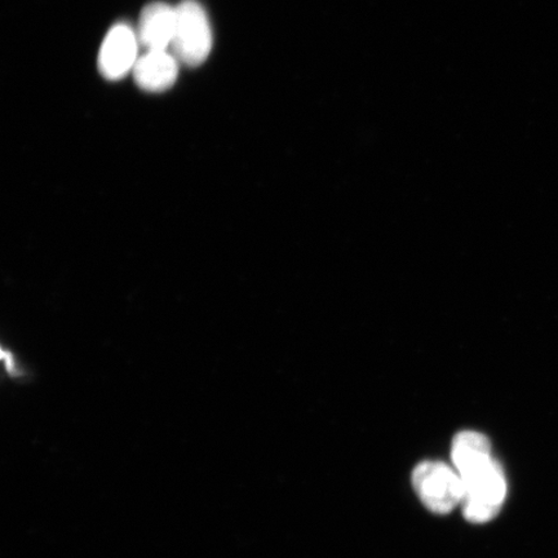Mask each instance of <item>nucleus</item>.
<instances>
[{
	"mask_svg": "<svg viewBox=\"0 0 558 558\" xmlns=\"http://www.w3.org/2000/svg\"><path fill=\"white\" fill-rule=\"evenodd\" d=\"M177 29V9L169 4L146 5L140 16L137 39L146 51H166Z\"/></svg>",
	"mask_w": 558,
	"mask_h": 558,
	"instance_id": "nucleus-5",
	"label": "nucleus"
},
{
	"mask_svg": "<svg viewBox=\"0 0 558 558\" xmlns=\"http://www.w3.org/2000/svg\"><path fill=\"white\" fill-rule=\"evenodd\" d=\"M453 469L462 480L465 519L485 523L497 518L507 495L506 474L492 456V444L478 432L464 430L451 446Z\"/></svg>",
	"mask_w": 558,
	"mask_h": 558,
	"instance_id": "nucleus-1",
	"label": "nucleus"
},
{
	"mask_svg": "<svg viewBox=\"0 0 558 558\" xmlns=\"http://www.w3.org/2000/svg\"><path fill=\"white\" fill-rule=\"evenodd\" d=\"M179 75V61L166 51H146L137 59L134 78L137 86L148 93L170 89Z\"/></svg>",
	"mask_w": 558,
	"mask_h": 558,
	"instance_id": "nucleus-6",
	"label": "nucleus"
},
{
	"mask_svg": "<svg viewBox=\"0 0 558 558\" xmlns=\"http://www.w3.org/2000/svg\"><path fill=\"white\" fill-rule=\"evenodd\" d=\"M171 51L181 64L195 68L204 64L213 48V31L198 2L184 0L177 7V29Z\"/></svg>",
	"mask_w": 558,
	"mask_h": 558,
	"instance_id": "nucleus-2",
	"label": "nucleus"
},
{
	"mask_svg": "<svg viewBox=\"0 0 558 558\" xmlns=\"http://www.w3.org/2000/svg\"><path fill=\"white\" fill-rule=\"evenodd\" d=\"M417 497L429 511L448 514L462 505V480L453 466L442 462H424L413 473Z\"/></svg>",
	"mask_w": 558,
	"mask_h": 558,
	"instance_id": "nucleus-3",
	"label": "nucleus"
},
{
	"mask_svg": "<svg viewBox=\"0 0 558 558\" xmlns=\"http://www.w3.org/2000/svg\"><path fill=\"white\" fill-rule=\"evenodd\" d=\"M137 34L125 24L111 27L99 53V70L104 78L120 81L134 70L138 51Z\"/></svg>",
	"mask_w": 558,
	"mask_h": 558,
	"instance_id": "nucleus-4",
	"label": "nucleus"
}]
</instances>
